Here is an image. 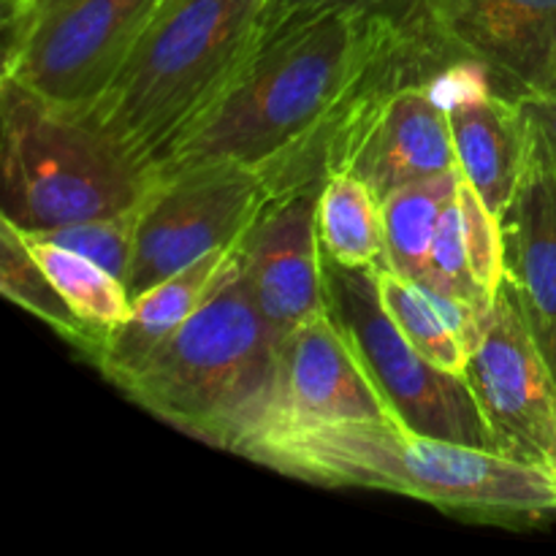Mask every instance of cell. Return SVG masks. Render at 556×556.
I'll return each instance as SVG.
<instances>
[{
    "label": "cell",
    "mask_w": 556,
    "mask_h": 556,
    "mask_svg": "<svg viewBox=\"0 0 556 556\" xmlns=\"http://www.w3.org/2000/svg\"><path fill=\"white\" fill-rule=\"evenodd\" d=\"M503 228L508 282L546 353L556 334V163L535 144Z\"/></svg>",
    "instance_id": "5bb4252c"
},
{
    "label": "cell",
    "mask_w": 556,
    "mask_h": 556,
    "mask_svg": "<svg viewBox=\"0 0 556 556\" xmlns=\"http://www.w3.org/2000/svg\"><path fill=\"white\" fill-rule=\"evenodd\" d=\"M546 358H548V364H552V369H554V375H556V334H554L552 348H548V351H546Z\"/></svg>",
    "instance_id": "4316f807"
},
{
    "label": "cell",
    "mask_w": 556,
    "mask_h": 556,
    "mask_svg": "<svg viewBox=\"0 0 556 556\" xmlns=\"http://www.w3.org/2000/svg\"><path fill=\"white\" fill-rule=\"evenodd\" d=\"M429 41L481 60L503 96H546L556 79V0H410Z\"/></svg>",
    "instance_id": "30bf717a"
},
{
    "label": "cell",
    "mask_w": 556,
    "mask_h": 556,
    "mask_svg": "<svg viewBox=\"0 0 556 556\" xmlns=\"http://www.w3.org/2000/svg\"><path fill=\"white\" fill-rule=\"evenodd\" d=\"M391 3H396V0H269V3H266V33L275 30V27L282 25V22L296 20V16L318 14V11L380 9V5H391Z\"/></svg>",
    "instance_id": "d4e9b609"
},
{
    "label": "cell",
    "mask_w": 556,
    "mask_h": 556,
    "mask_svg": "<svg viewBox=\"0 0 556 556\" xmlns=\"http://www.w3.org/2000/svg\"><path fill=\"white\" fill-rule=\"evenodd\" d=\"M266 3L161 0L87 117L157 172L172 147L231 90L264 41Z\"/></svg>",
    "instance_id": "3957f363"
},
{
    "label": "cell",
    "mask_w": 556,
    "mask_h": 556,
    "mask_svg": "<svg viewBox=\"0 0 556 556\" xmlns=\"http://www.w3.org/2000/svg\"><path fill=\"white\" fill-rule=\"evenodd\" d=\"M421 286L434 288V291L445 293V296L462 299V302L467 304H476V307H492L489 296L481 291L476 277H472L459 199L451 201V204L445 206L443 217H440L438 233H434L432 242V255H429L427 280H424Z\"/></svg>",
    "instance_id": "cb8c5ba5"
},
{
    "label": "cell",
    "mask_w": 556,
    "mask_h": 556,
    "mask_svg": "<svg viewBox=\"0 0 556 556\" xmlns=\"http://www.w3.org/2000/svg\"><path fill=\"white\" fill-rule=\"evenodd\" d=\"M20 233L30 248L33 258L41 264L49 280L58 286V291L63 293L65 302L76 309L81 320L101 331H112L128 320L134 299H130L128 288L119 277H114L112 271H106L76 250L58 248V244L43 242V239L30 237L25 231Z\"/></svg>",
    "instance_id": "ffe728a7"
},
{
    "label": "cell",
    "mask_w": 556,
    "mask_h": 556,
    "mask_svg": "<svg viewBox=\"0 0 556 556\" xmlns=\"http://www.w3.org/2000/svg\"><path fill=\"white\" fill-rule=\"evenodd\" d=\"M456 166L481 199L497 212H508L532 155L530 128L519 98L489 92L448 112Z\"/></svg>",
    "instance_id": "9a60e30c"
},
{
    "label": "cell",
    "mask_w": 556,
    "mask_h": 556,
    "mask_svg": "<svg viewBox=\"0 0 556 556\" xmlns=\"http://www.w3.org/2000/svg\"><path fill=\"white\" fill-rule=\"evenodd\" d=\"M275 199L264 177L242 166H195L161 174L144 201L130 258V299L185 266L244 242L250 228Z\"/></svg>",
    "instance_id": "ba28073f"
},
{
    "label": "cell",
    "mask_w": 556,
    "mask_h": 556,
    "mask_svg": "<svg viewBox=\"0 0 556 556\" xmlns=\"http://www.w3.org/2000/svg\"><path fill=\"white\" fill-rule=\"evenodd\" d=\"M326 291L331 313L396 421L434 438L500 451L465 375L440 369L402 334L380 302L372 269H345L326 258Z\"/></svg>",
    "instance_id": "52a82bcc"
},
{
    "label": "cell",
    "mask_w": 556,
    "mask_h": 556,
    "mask_svg": "<svg viewBox=\"0 0 556 556\" xmlns=\"http://www.w3.org/2000/svg\"><path fill=\"white\" fill-rule=\"evenodd\" d=\"M410 0L296 16L264 36L231 90L157 163L161 174L242 166L275 195L318 190L364 109L394 81L445 63Z\"/></svg>",
    "instance_id": "6da1fadb"
},
{
    "label": "cell",
    "mask_w": 556,
    "mask_h": 556,
    "mask_svg": "<svg viewBox=\"0 0 556 556\" xmlns=\"http://www.w3.org/2000/svg\"><path fill=\"white\" fill-rule=\"evenodd\" d=\"M239 248L206 255V258L185 266L182 271L166 277L155 288L141 293L134 302L128 320L109 331L98 369L112 383H117L123 375L139 367L161 342H166L231 277V271L242 261Z\"/></svg>",
    "instance_id": "2e32d148"
},
{
    "label": "cell",
    "mask_w": 556,
    "mask_h": 556,
    "mask_svg": "<svg viewBox=\"0 0 556 556\" xmlns=\"http://www.w3.org/2000/svg\"><path fill=\"white\" fill-rule=\"evenodd\" d=\"M459 177L462 172L456 166L432 179L394 190L380 201L386 228V261L380 266L400 271L418 286L427 280L434 233L445 206L456 199Z\"/></svg>",
    "instance_id": "d6986e66"
},
{
    "label": "cell",
    "mask_w": 556,
    "mask_h": 556,
    "mask_svg": "<svg viewBox=\"0 0 556 556\" xmlns=\"http://www.w3.org/2000/svg\"><path fill=\"white\" fill-rule=\"evenodd\" d=\"M239 250L255 304L277 340L286 342L299 326L329 313L318 190L275 195Z\"/></svg>",
    "instance_id": "7c38bea8"
},
{
    "label": "cell",
    "mask_w": 556,
    "mask_h": 556,
    "mask_svg": "<svg viewBox=\"0 0 556 556\" xmlns=\"http://www.w3.org/2000/svg\"><path fill=\"white\" fill-rule=\"evenodd\" d=\"M233 454L299 481L378 489L494 525L556 514L554 467L416 432L396 418H266Z\"/></svg>",
    "instance_id": "7a4b0ae2"
},
{
    "label": "cell",
    "mask_w": 556,
    "mask_h": 556,
    "mask_svg": "<svg viewBox=\"0 0 556 556\" xmlns=\"http://www.w3.org/2000/svg\"><path fill=\"white\" fill-rule=\"evenodd\" d=\"M456 199L462 206V220H465V242L470 255V269L481 291L489 302L500 293V288L508 280V264H505V228L503 217L481 199L476 188L459 177Z\"/></svg>",
    "instance_id": "603a6c76"
},
{
    "label": "cell",
    "mask_w": 556,
    "mask_h": 556,
    "mask_svg": "<svg viewBox=\"0 0 556 556\" xmlns=\"http://www.w3.org/2000/svg\"><path fill=\"white\" fill-rule=\"evenodd\" d=\"M500 451L556 470V375L505 280L465 372Z\"/></svg>",
    "instance_id": "9c48e42d"
},
{
    "label": "cell",
    "mask_w": 556,
    "mask_h": 556,
    "mask_svg": "<svg viewBox=\"0 0 556 556\" xmlns=\"http://www.w3.org/2000/svg\"><path fill=\"white\" fill-rule=\"evenodd\" d=\"M0 291L16 307L36 315L49 329L58 331L81 356L90 358V364L96 367L101 364L109 331L96 329L76 315L41 264L33 258L20 228L5 217L0 220Z\"/></svg>",
    "instance_id": "ac0fdd59"
},
{
    "label": "cell",
    "mask_w": 556,
    "mask_h": 556,
    "mask_svg": "<svg viewBox=\"0 0 556 556\" xmlns=\"http://www.w3.org/2000/svg\"><path fill=\"white\" fill-rule=\"evenodd\" d=\"M266 418H293V421L394 418L331 307L329 313L299 326L282 342L280 394Z\"/></svg>",
    "instance_id": "4fadbf2b"
},
{
    "label": "cell",
    "mask_w": 556,
    "mask_h": 556,
    "mask_svg": "<svg viewBox=\"0 0 556 556\" xmlns=\"http://www.w3.org/2000/svg\"><path fill=\"white\" fill-rule=\"evenodd\" d=\"M280 356L282 342L239 261L231 277L114 386L179 432L233 454L277 405Z\"/></svg>",
    "instance_id": "277c9868"
},
{
    "label": "cell",
    "mask_w": 556,
    "mask_h": 556,
    "mask_svg": "<svg viewBox=\"0 0 556 556\" xmlns=\"http://www.w3.org/2000/svg\"><path fill=\"white\" fill-rule=\"evenodd\" d=\"M438 68L386 87L340 141L329 172L356 174L383 201L394 190L456 168L448 112L427 85Z\"/></svg>",
    "instance_id": "8fae6325"
},
{
    "label": "cell",
    "mask_w": 556,
    "mask_h": 556,
    "mask_svg": "<svg viewBox=\"0 0 556 556\" xmlns=\"http://www.w3.org/2000/svg\"><path fill=\"white\" fill-rule=\"evenodd\" d=\"M318 233L324 255L345 269H372L386 261L383 206L351 172H329L318 188Z\"/></svg>",
    "instance_id": "e0dca14e"
},
{
    "label": "cell",
    "mask_w": 556,
    "mask_h": 556,
    "mask_svg": "<svg viewBox=\"0 0 556 556\" xmlns=\"http://www.w3.org/2000/svg\"><path fill=\"white\" fill-rule=\"evenodd\" d=\"M161 0H3V79L87 114Z\"/></svg>",
    "instance_id": "8992f818"
},
{
    "label": "cell",
    "mask_w": 556,
    "mask_h": 556,
    "mask_svg": "<svg viewBox=\"0 0 556 556\" xmlns=\"http://www.w3.org/2000/svg\"><path fill=\"white\" fill-rule=\"evenodd\" d=\"M0 217L20 231H47L136 210L161 179L87 114L52 106L11 81H0Z\"/></svg>",
    "instance_id": "5b68a950"
},
{
    "label": "cell",
    "mask_w": 556,
    "mask_h": 556,
    "mask_svg": "<svg viewBox=\"0 0 556 556\" xmlns=\"http://www.w3.org/2000/svg\"><path fill=\"white\" fill-rule=\"evenodd\" d=\"M546 96H548V98H554V101H556V79H554V85L548 87V92H546Z\"/></svg>",
    "instance_id": "83f0119b"
},
{
    "label": "cell",
    "mask_w": 556,
    "mask_h": 556,
    "mask_svg": "<svg viewBox=\"0 0 556 556\" xmlns=\"http://www.w3.org/2000/svg\"><path fill=\"white\" fill-rule=\"evenodd\" d=\"M519 103L532 144L556 163V101L548 96H525Z\"/></svg>",
    "instance_id": "484cf974"
},
{
    "label": "cell",
    "mask_w": 556,
    "mask_h": 556,
    "mask_svg": "<svg viewBox=\"0 0 556 556\" xmlns=\"http://www.w3.org/2000/svg\"><path fill=\"white\" fill-rule=\"evenodd\" d=\"M141 206L119 212V215L112 217H96V220H79L68 223V226L47 228V231L25 233L43 239V242L58 244V248L76 250V253L87 255V258L96 261L98 266H103V269L112 271L114 277H119L125 282L130 269V258H134Z\"/></svg>",
    "instance_id": "7402d4cb"
},
{
    "label": "cell",
    "mask_w": 556,
    "mask_h": 556,
    "mask_svg": "<svg viewBox=\"0 0 556 556\" xmlns=\"http://www.w3.org/2000/svg\"><path fill=\"white\" fill-rule=\"evenodd\" d=\"M372 275L380 293V302H383L386 313L394 318V324L400 326L402 334H405L429 362L438 364L440 369L454 375H465L470 353L462 345L459 337L451 331V326L445 324L443 315L434 309V304L429 302L424 288L418 286V282L402 277L400 271L389 269V266H372Z\"/></svg>",
    "instance_id": "44dd1931"
}]
</instances>
